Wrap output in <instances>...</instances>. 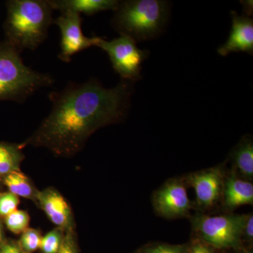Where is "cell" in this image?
<instances>
[{"label": "cell", "mask_w": 253, "mask_h": 253, "mask_svg": "<svg viewBox=\"0 0 253 253\" xmlns=\"http://www.w3.org/2000/svg\"><path fill=\"white\" fill-rule=\"evenodd\" d=\"M131 94V82L123 80L111 89L95 79L69 83L49 93L51 111L23 144L46 148L57 157H72L95 131L126 118Z\"/></svg>", "instance_id": "6da1fadb"}, {"label": "cell", "mask_w": 253, "mask_h": 253, "mask_svg": "<svg viewBox=\"0 0 253 253\" xmlns=\"http://www.w3.org/2000/svg\"><path fill=\"white\" fill-rule=\"evenodd\" d=\"M6 10V41L19 52L34 51L46 41L54 21L48 0H11Z\"/></svg>", "instance_id": "7a4b0ae2"}, {"label": "cell", "mask_w": 253, "mask_h": 253, "mask_svg": "<svg viewBox=\"0 0 253 253\" xmlns=\"http://www.w3.org/2000/svg\"><path fill=\"white\" fill-rule=\"evenodd\" d=\"M54 82L51 75L38 72L25 65L21 52L7 42H0V101L24 103Z\"/></svg>", "instance_id": "3957f363"}, {"label": "cell", "mask_w": 253, "mask_h": 253, "mask_svg": "<svg viewBox=\"0 0 253 253\" xmlns=\"http://www.w3.org/2000/svg\"><path fill=\"white\" fill-rule=\"evenodd\" d=\"M168 16V4L160 0L119 1L112 18L113 28L121 36L136 42L149 41L163 31Z\"/></svg>", "instance_id": "277c9868"}, {"label": "cell", "mask_w": 253, "mask_h": 253, "mask_svg": "<svg viewBox=\"0 0 253 253\" xmlns=\"http://www.w3.org/2000/svg\"><path fill=\"white\" fill-rule=\"evenodd\" d=\"M246 215L198 214L193 217V229L197 237L214 249L237 250L242 246V231Z\"/></svg>", "instance_id": "5b68a950"}, {"label": "cell", "mask_w": 253, "mask_h": 253, "mask_svg": "<svg viewBox=\"0 0 253 253\" xmlns=\"http://www.w3.org/2000/svg\"><path fill=\"white\" fill-rule=\"evenodd\" d=\"M95 46L107 53L113 69L123 81L132 83L140 79L141 65L148 53L139 49L132 38L121 36L107 41L99 37Z\"/></svg>", "instance_id": "8992f818"}, {"label": "cell", "mask_w": 253, "mask_h": 253, "mask_svg": "<svg viewBox=\"0 0 253 253\" xmlns=\"http://www.w3.org/2000/svg\"><path fill=\"white\" fill-rule=\"evenodd\" d=\"M152 204L155 212L165 219L188 217L193 205L184 179L175 178L165 183L153 194Z\"/></svg>", "instance_id": "52a82bcc"}, {"label": "cell", "mask_w": 253, "mask_h": 253, "mask_svg": "<svg viewBox=\"0 0 253 253\" xmlns=\"http://www.w3.org/2000/svg\"><path fill=\"white\" fill-rule=\"evenodd\" d=\"M83 18L76 13H61L59 17L55 18L54 23L59 28L61 32V51L60 60L69 63L73 56L83 50L95 46L99 37L88 38L82 31Z\"/></svg>", "instance_id": "ba28073f"}, {"label": "cell", "mask_w": 253, "mask_h": 253, "mask_svg": "<svg viewBox=\"0 0 253 253\" xmlns=\"http://www.w3.org/2000/svg\"><path fill=\"white\" fill-rule=\"evenodd\" d=\"M224 172L222 167L217 166L191 173L184 178L186 184L194 188L198 207L211 209L222 199Z\"/></svg>", "instance_id": "9c48e42d"}, {"label": "cell", "mask_w": 253, "mask_h": 253, "mask_svg": "<svg viewBox=\"0 0 253 253\" xmlns=\"http://www.w3.org/2000/svg\"><path fill=\"white\" fill-rule=\"evenodd\" d=\"M36 204L41 206L51 222L57 227L65 231L74 228L71 208L57 190L48 188L39 191Z\"/></svg>", "instance_id": "30bf717a"}, {"label": "cell", "mask_w": 253, "mask_h": 253, "mask_svg": "<svg viewBox=\"0 0 253 253\" xmlns=\"http://www.w3.org/2000/svg\"><path fill=\"white\" fill-rule=\"evenodd\" d=\"M232 27L229 39L217 51L225 56L231 52L245 51L253 53V21L249 16H239L236 11L231 12Z\"/></svg>", "instance_id": "8fae6325"}, {"label": "cell", "mask_w": 253, "mask_h": 253, "mask_svg": "<svg viewBox=\"0 0 253 253\" xmlns=\"http://www.w3.org/2000/svg\"><path fill=\"white\" fill-rule=\"evenodd\" d=\"M222 199L226 211H234L245 205L253 206L252 183L240 177L232 168L229 175L225 174Z\"/></svg>", "instance_id": "7c38bea8"}, {"label": "cell", "mask_w": 253, "mask_h": 253, "mask_svg": "<svg viewBox=\"0 0 253 253\" xmlns=\"http://www.w3.org/2000/svg\"><path fill=\"white\" fill-rule=\"evenodd\" d=\"M53 10L61 13L71 12L91 16L101 11L117 9V0H48Z\"/></svg>", "instance_id": "4fadbf2b"}, {"label": "cell", "mask_w": 253, "mask_h": 253, "mask_svg": "<svg viewBox=\"0 0 253 253\" xmlns=\"http://www.w3.org/2000/svg\"><path fill=\"white\" fill-rule=\"evenodd\" d=\"M236 174L251 181L253 179V143L251 138H244L231 155Z\"/></svg>", "instance_id": "5bb4252c"}, {"label": "cell", "mask_w": 253, "mask_h": 253, "mask_svg": "<svg viewBox=\"0 0 253 253\" xmlns=\"http://www.w3.org/2000/svg\"><path fill=\"white\" fill-rule=\"evenodd\" d=\"M23 147V144L0 142V176L20 170V166L25 158L22 152Z\"/></svg>", "instance_id": "9a60e30c"}, {"label": "cell", "mask_w": 253, "mask_h": 253, "mask_svg": "<svg viewBox=\"0 0 253 253\" xmlns=\"http://www.w3.org/2000/svg\"><path fill=\"white\" fill-rule=\"evenodd\" d=\"M4 184L9 192L18 197L31 199L36 203L38 191L26 174L21 170L14 171L4 176Z\"/></svg>", "instance_id": "2e32d148"}, {"label": "cell", "mask_w": 253, "mask_h": 253, "mask_svg": "<svg viewBox=\"0 0 253 253\" xmlns=\"http://www.w3.org/2000/svg\"><path fill=\"white\" fill-rule=\"evenodd\" d=\"M30 216L26 211L16 210L5 217V224L9 231L14 234H23L28 229Z\"/></svg>", "instance_id": "e0dca14e"}, {"label": "cell", "mask_w": 253, "mask_h": 253, "mask_svg": "<svg viewBox=\"0 0 253 253\" xmlns=\"http://www.w3.org/2000/svg\"><path fill=\"white\" fill-rule=\"evenodd\" d=\"M65 230L57 227L49 231L41 241V249L44 253H56L59 251L62 243Z\"/></svg>", "instance_id": "ac0fdd59"}, {"label": "cell", "mask_w": 253, "mask_h": 253, "mask_svg": "<svg viewBox=\"0 0 253 253\" xmlns=\"http://www.w3.org/2000/svg\"><path fill=\"white\" fill-rule=\"evenodd\" d=\"M42 239V236L39 231L28 228L21 236L20 247L26 253L34 252L41 248Z\"/></svg>", "instance_id": "d6986e66"}, {"label": "cell", "mask_w": 253, "mask_h": 253, "mask_svg": "<svg viewBox=\"0 0 253 253\" xmlns=\"http://www.w3.org/2000/svg\"><path fill=\"white\" fill-rule=\"evenodd\" d=\"M187 244H153L145 246L137 253H186Z\"/></svg>", "instance_id": "ffe728a7"}, {"label": "cell", "mask_w": 253, "mask_h": 253, "mask_svg": "<svg viewBox=\"0 0 253 253\" xmlns=\"http://www.w3.org/2000/svg\"><path fill=\"white\" fill-rule=\"evenodd\" d=\"M19 203L18 196L9 191L0 194V217L5 218L16 211Z\"/></svg>", "instance_id": "44dd1931"}, {"label": "cell", "mask_w": 253, "mask_h": 253, "mask_svg": "<svg viewBox=\"0 0 253 253\" xmlns=\"http://www.w3.org/2000/svg\"><path fill=\"white\" fill-rule=\"evenodd\" d=\"M56 253H79L74 228L65 231L61 247Z\"/></svg>", "instance_id": "7402d4cb"}, {"label": "cell", "mask_w": 253, "mask_h": 253, "mask_svg": "<svg viewBox=\"0 0 253 253\" xmlns=\"http://www.w3.org/2000/svg\"><path fill=\"white\" fill-rule=\"evenodd\" d=\"M186 253H216L215 249L205 243L199 237L194 238L187 245Z\"/></svg>", "instance_id": "603a6c76"}, {"label": "cell", "mask_w": 253, "mask_h": 253, "mask_svg": "<svg viewBox=\"0 0 253 253\" xmlns=\"http://www.w3.org/2000/svg\"><path fill=\"white\" fill-rule=\"evenodd\" d=\"M247 243L251 246L253 241V214L249 213L246 215L242 231V243Z\"/></svg>", "instance_id": "cb8c5ba5"}, {"label": "cell", "mask_w": 253, "mask_h": 253, "mask_svg": "<svg viewBox=\"0 0 253 253\" xmlns=\"http://www.w3.org/2000/svg\"><path fill=\"white\" fill-rule=\"evenodd\" d=\"M10 253H25L21 249V248L18 247L17 246L14 244H9Z\"/></svg>", "instance_id": "d4e9b609"}, {"label": "cell", "mask_w": 253, "mask_h": 253, "mask_svg": "<svg viewBox=\"0 0 253 253\" xmlns=\"http://www.w3.org/2000/svg\"><path fill=\"white\" fill-rule=\"evenodd\" d=\"M238 253H253L252 248L251 246L249 247H245V246H241L239 249L236 250Z\"/></svg>", "instance_id": "484cf974"}, {"label": "cell", "mask_w": 253, "mask_h": 253, "mask_svg": "<svg viewBox=\"0 0 253 253\" xmlns=\"http://www.w3.org/2000/svg\"><path fill=\"white\" fill-rule=\"evenodd\" d=\"M0 253H10L9 244L1 245L0 248Z\"/></svg>", "instance_id": "4316f807"}, {"label": "cell", "mask_w": 253, "mask_h": 253, "mask_svg": "<svg viewBox=\"0 0 253 253\" xmlns=\"http://www.w3.org/2000/svg\"><path fill=\"white\" fill-rule=\"evenodd\" d=\"M3 240V233H2V228H1V224H0V244L2 242Z\"/></svg>", "instance_id": "83f0119b"}, {"label": "cell", "mask_w": 253, "mask_h": 253, "mask_svg": "<svg viewBox=\"0 0 253 253\" xmlns=\"http://www.w3.org/2000/svg\"><path fill=\"white\" fill-rule=\"evenodd\" d=\"M0 177H1V176H0ZM0 180H1V179H0Z\"/></svg>", "instance_id": "f1b7e54d"}]
</instances>
